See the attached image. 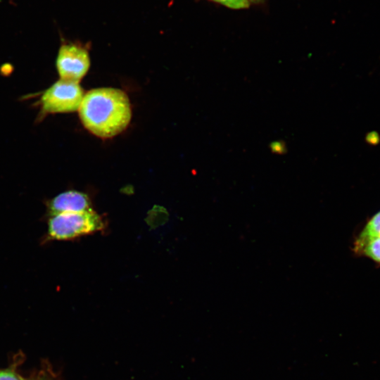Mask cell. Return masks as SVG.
I'll return each instance as SVG.
<instances>
[{"mask_svg":"<svg viewBox=\"0 0 380 380\" xmlns=\"http://www.w3.org/2000/svg\"><path fill=\"white\" fill-rule=\"evenodd\" d=\"M78 111L84 127L104 139L122 132L132 119L128 96L113 87L96 88L85 93Z\"/></svg>","mask_w":380,"mask_h":380,"instance_id":"obj_1","label":"cell"},{"mask_svg":"<svg viewBox=\"0 0 380 380\" xmlns=\"http://www.w3.org/2000/svg\"><path fill=\"white\" fill-rule=\"evenodd\" d=\"M103 217L94 210L49 216L43 243L74 240L105 228Z\"/></svg>","mask_w":380,"mask_h":380,"instance_id":"obj_2","label":"cell"},{"mask_svg":"<svg viewBox=\"0 0 380 380\" xmlns=\"http://www.w3.org/2000/svg\"><path fill=\"white\" fill-rule=\"evenodd\" d=\"M84 94L78 82L60 79L42 94L40 115L78 110Z\"/></svg>","mask_w":380,"mask_h":380,"instance_id":"obj_3","label":"cell"},{"mask_svg":"<svg viewBox=\"0 0 380 380\" xmlns=\"http://www.w3.org/2000/svg\"><path fill=\"white\" fill-rule=\"evenodd\" d=\"M91 61L88 49L76 42H63L56 57V69L61 80L80 82L87 73Z\"/></svg>","mask_w":380,"mask_h":380,"instance_id":"obj_4","label":"cell"},{"mask_svg":"<svg viewBox=\"0 0 380 380\" xmlns=\"http://www.w3.org/2000/svg\"><path fill=\"white\" fill-rule=\"evenodd\" d=\"M46 216L82 213L93 210L89 196L84 192L70 189L45 201Z\"/></svg>","mask_w":380,"mask_h":380,"instance_id":"obj_5","label":"cell"},{"mask_svg":"<svg viewBox=\"0 0 380 380\" xmlns=\"http://www.w3.org/2000/svg\"><path fill=\"white\" fill-rule=\"evenodd\" d=\"M353 251L356 254L365 255L380 264V236L357 237Z\"/></svg>","mask_w":380,"mask_h":380,"instance_id":"obj_6","label":"cell"},{"mask_svg":"<svg viewBox=\"0 0 380 380\" xmlns=\"http://www.w3.org/2000/svg\"><path fill=\"white\" fill-rule=\"evenodd\" d=\"M380 236V211L376 213L366 224L358 237Z\"/></svg>","mask_w":380,"mask_h":380,"instance_id":"obj_7","label":"cell"},{"mask_svg":"<svg viewBox=\"0 0 380 380\" xmlns=\"http://www.w3.org/2000/svg\"><path fill=\"white\" fill-rule=\"evenodd\" d=\"M232 9H243L250 6L248 0H210Z\"/></svg>","mask_w":380,"mask_h":380,"instance_id":"obj_8","label":"cell"},{"mask_svg":"<svg viewBox=\"0 0 380 380\" xmlns=\"http://www.w3.org/2000/svg\"><path fill=\"white\" fill-rule=\"evenodd\" d=\"M0 380H23L19 375L11 370H0Z\"/></svg>","mask_w":380,"mask_h":380,"instance_id":"obj_9","label":"cell"},{"mask_svg":"<svg viewBox=\"0 0 380 380\" xmlns=\"http://www.w3.org/2000/svg\"><path fill=\"white\" fill-rule=\"evenodd\" d=\"M248 1L251 3V2H258L262 0H248Z\"/></svg>","mask_w":380,"mask_h":380,"instance_id":"obj_10","label":"cell"}]
</instances>
